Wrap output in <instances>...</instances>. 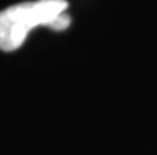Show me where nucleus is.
Masks as SVG:
<instances>
[{
    "label": "nucleus",
    "mask_w": 157,
    "mask_h": 155,
    "mask_svg": "<svg viewBox=\"0 0 157 155\" xmlns=\"http://www.w3.org/2000/svg\"><path fill=\"white\" fill-rule=\"evenodd\" d=\"M67 0H35L8 6L0 11V51L19 49L35 27H48L54 32L68 29Z\"/></svg>",
    "instance_id": "f257e3e1"
}]
</instances>
